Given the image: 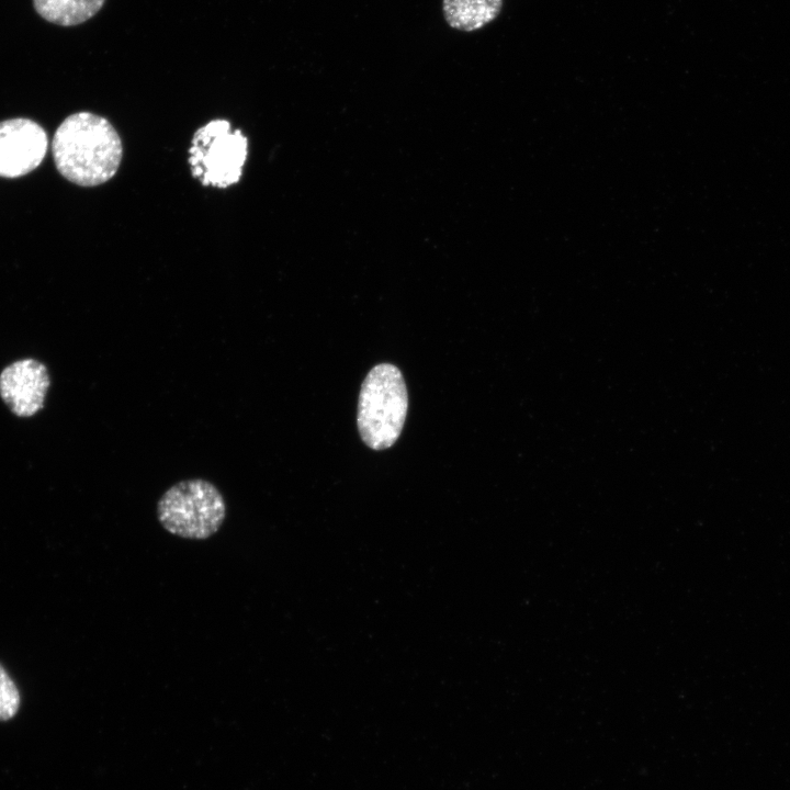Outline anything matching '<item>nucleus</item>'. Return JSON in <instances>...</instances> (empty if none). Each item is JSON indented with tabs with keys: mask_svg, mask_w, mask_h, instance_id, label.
I'll use <instances>...</instances> for the list:
<instances>
[{
	"mask_svg": "<svg viewBox=\"0 0 790 790\" xmlns=\"http://www.w3.org/2000/svg\"><path fill=\"white\" fill-rule=\"evenodd\" d=\"M52 151L58 172L81 187L109 181L117 172L123 154L121 138L104 117L78 112L66 117L55 132Z\"/></svg>",
	"mask_w": 790,
	"mask_h": 790,
	"instance_id": "obj_1",
	"label": "nucleus"
},
{
	"mask_svg": "<svg viewBox=\"0 0 790 790\" xmlns=\"http://www.w3.org/2000/svg\"><path fill=\"white\" fill-rule=\"evenodd\" d=\"M408 395L402 372L380 363L366 374L360 390L357 425L363 442L384 450L398 439L407 415Z\"/></svg>",
	"mask_w": 790,
	"mask_h": 790,
	"instance_id": "obj_2",
	"label": "nucleus"
},
{
	"mask_svg": "<svg viewBox=\"0 0 790 790\" xmlns=\"http://www.w3.org/2000/svg\"><path fill=\"white\" fill-rule=\"evenodd\" d=\"M157 517L169 533L189 540L214 535L226 518V504L219 489L203 478L180 481L157 503Z\"/></svg>",
	"mask_w": 790,
	"mask_h": 790,
	"instance_id": "obj_3",
	"label": "nucleus"
},
{
	"mask_svg": "<svg viewBox=\"0 0 790 790\" xmlns=\"http://www.w3.org/2000/svg\"><path fill=\"white\" fill-rule=\"evenodd\" d=\"M247 138L239 129L230 131V123L213 120L200 127L192 138L189 163L192 176L203 185L221 189L240 180L247 157Z\"/></svg>",
	"mask_w": 790,
	"mask_h": 790,
	"instance_id": "obj_4",
	"label": "nucleus"
},
{
	"mask_svg": "<svg viewBox=\"0 0 790 790\" xmlns=\"http://www.w3.org/2000/svg\"><path fill=\"white\" fill-rule=\"evenodd\" d=\"M47 146L46 132L36 122L24 117L0 122V177L30 173L43 161Z\"/></svg>",
	"mask_w": 790,
	"mask_h": 790,
	"instance_id": "obj_5",
	"label": "nucleus"
},
{
	"mask_svg": "<svg viewBox=\"0 0 790 790\" xmlns=\"http://www.w3.org/2000/svg\"><path fill=\"white\" fill-rule=\"evenodd\" d=\"M48 387L47 369L33 359L13 362L0 374V395L20 417L32 416L43 407Z\"/></svg>",
	"mask_w": 790,
	"mask_h": 790,
	"instance_id": "obj_6",
	"label": "nucleus"
},
{
	"mask_svg": "<svg viewBox=\"0 0 790 790\" xmlns=\"http://www.w3.org/2000/svg\"><path fill=\"white\" fill-rule=\"evenodd\" d=\"M503 4L504 0H442V14L451 29L474 32L493 22Z\"/></svg>",
	"mask_w": 790,
	"mask_h": 790,
	"instance_id": "obj_7",
	"label": "nucleus"
},
{
	"mask_svg": "<svg viewBox=\"0 0 790 790\" xmlns=\"http://www.w3.org/2000/svg\"><path fill=\"white\" fill-rule=\"evenodd\" d=\"M105 0H33L38 15L60 26H75L90 20Z\"/></svg>",
	"mask_w": 790,
	"mask_h": 790,
	"instance_id": "obj_8",
	"label": "nucleus"
},
{
	"mask_svg": "<svg viewBox=\"0 0 790 790\" xmlns=\"http://www.w3.org/2000/svg\"><path fill=\"white\" fill-rule=\"evenodd\" d=\"M20 707V693L19 690L0 665V721H7L12 719Z\"/></svg>",
	"mask_w": 790,
	"mask_h": 790,
	"instance_id": "obj_9",
	"label": "nucleus"
}]
</instances>
